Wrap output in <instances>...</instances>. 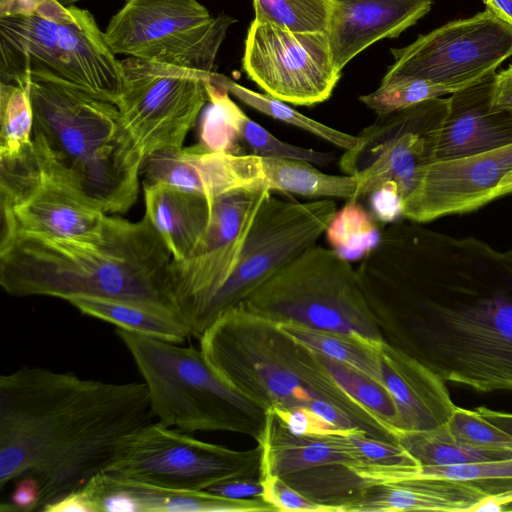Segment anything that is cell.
Returning a JSON list of instances; mask_svg holds the SVG:
<instances>
[{
  "mask_svg": "<svg viewBox=\"0 0 512 512\" xmlns=\"http://www.w3.org/2000/svg\"><path fill=\"white\" fill-rule=\"evenodd\" d=\"M141 174L144 183L164 182L211 200L236 190L266 188L259 156L213 151L201 142L148 156Z\"/></svg>",
  "mask_w": 512,
  "mask_h": 512,
  "instance_id": "cell-17",
  "label": "cell"
},
{
  "mask_svg": "<svg viewBox=\"0 0 512 512\" xmlns=\"http://www.w3.org/2000/svg\"><path fill=\"white\" fill-rule=\"evenodd\" d=\"M272 411H274L292 433L297 435H324L350 432L340 430L310 410Z\"/></svg>",
  "mask_w": 512,
  "mask_h": 512,
  "instance_id": "cell-40",
  "label": "cell"
},
{
  "mask_svg": "<svg viewBox=\"0 0 512 512\" xmlns=\"http://www.w3.org/2000/svg\"><path fill=\"white\" fill-rule=\"evenodd\" d=\"M1 237L32 235L93 241L106 216L80 193L33 139L0 157Z\"/></svg>",
  "mask_w": 512,
  "mask_h": 512,
  "instance_id": "cell-9",
  "label": "cell"
},
{
  "mask_svg": "<svg viewBox=\"0 0 512 512\" xmlns=\"http://www.w3.org/2000/svg\"><path fill=\"white\" fill-rule=\"evenodd\" d=\"M143 185L145 216L160 234L172 260L190 257L204 241L214 199L164 182Z\"/></svg>",
  "mask_w": 512,
  "mask_h": 512,
  "instance_id": "cell-24",
  "label": "cell"
},
{
  "mask_svg": "<svg viewBox=\"0 0 512 512\" xmlns=\"http://www.w3.org/2000/svg\"><path fill=\"white\" fill-rule=\"evenodd\" d=\"M391 53L394 61L380 84L424 79L452 94L495 73L512 56V25L486 8L419 35Z\"/></svg>",
  "mask_w": 512,
  "mask_h": 512,
  "instance_id": "cell-13",
  "label": "cell"
},
{
  "mask_svg": "<svg viewBox=\"0 0 512 512\" xmlns=\"http://www.w3.org/2000/svg\"><path fill=\"white\" fill-rule=\"evenodd\" d=\"M486 7L512 25V0H483Z\"/></svg>",
  "mask_w": 512,
  "mask_h": 512,
  "instance_id": "cell-47",
  "label": "cell"
},
{
  "mask_svg": "<svg viewBox=\"0 0 512 512\" xmlns=\"http://www.w3.org/2000/svg\"><path fill=\"white\" fill-rule=\"evenodd\" d=\"M490 498L473 484L449 477L418 473L377 483L357 492L343 512L479 511Z\"/></svg>",
  "mask_w": 512,
  "mask_h": 512,
  "instance_id": "cell-22",
  "label": "cell"
},
{
  "mask_svg": "<svg viewBox=\"0 0 512 512\" xmlns=\"http://www.w3.org/2000/svg\"><path fill=\"white\" fill-rule=\"evenodd\" d=\"M154 418L143 383H110L24 366L0 377V489L41 485V509L104 472Z\"/></svg>",
  "mask_w": 512,
  "mask_h": 512,
  "instance_id": "cell-2",
  "label": "cell"
},
{
  "mask_svg": "<svg viewBox=\"0 0 512 512\" xmlns=\"http://www.w3.org/2000/svg\"><path fill=\"white\" fill-rule=\"evenodd\" d=\"M116 334L133 357L160 424L187 432H235L261 440L267 410L226 382L201 349L119 328Z\"/></svg>",
  "mask_w": 512,
  "mask_h": 512,
  "instance_id": "cell-7",
  "label": "cell"
},
{
  "mask_svg": "<svg viewBox=\"0 0 512 512\" xmlns=\"http://www.w3.org/2000/svg\"><path fill=\"white\" fill-rule=\"evenodd\" d=\"M356 272L388 345L444 382L512 391V250L396 222Z\"/></svg>",
  "mask_w": 512,
  "mask_h": 512,
  "instance_id": "cell-1",
  "label": "cell"
},
{
  "mask_svg": "<svg viewBox=\"0 0 512 512\" xmlns=\"http://www.w3.org/2000/svg\"><path fill=\"white\" fill-rule=\"evenodd\" d=\"M262 446L234 450L149 423L121 446L104 471L165 489L205 491L224 481L261 477Z\"/></svg>",
  "mask_w": 512,
  "mask_h": 512,
  "instance_id": "cell-12",
  "label": "cell"
},
{
  "mask_svg": "<svg viewBox=\"0 0 512 512\" xmlns=\"http://www.w3.org/2000/svg\"><path fill=\"white\" fill-rule=\"evenodd\" d=\"M319 355L338 384L359 404L379 418L397 439V409L385 385L346 364Z\"/></svg>",
  "mask_w": 512,
  "mask_h": 512,
  "instance_id": "cell-33",
  "label": "cell"
},
{
  "mask_svg": "<svg viewBox=\"0 0 512 512\" xmlns=\"http://www.w3.org/2000/svg\"><path fill=\"white\" fill-rule=\"evenodd\" d=\"M348 433L297 435L274 411L267 410L264 432L257 442L263 450L261 477H283L331 463H362Z\"/></svg>",
  "mask_w": 512,
  "mask_h": 512,
  "instance_id": "cell-23",
  "label": "cell"
},
{
  "mask_svg": "<svg viewBox=\"0 0 512 512\" xmlns=\"http://www.w3.org/2000/svg\"><path fill=\"white\" fill-rule=\"evenodd\" d=\"M66 301L85 315L133 333L177 344L192 336L183 320L136 303L93 296H74Z\"/></svg>",
  "mask_w": 512,
  "mask_h": 512,
  "instance_id": "cell-25",
  "label": "cell"
},
{
  "mask_svg": "<svg viewBox=\"0 0 512 512\" xmlns=\"http://www.w3.org/2000/svg\"><path fill=\"white\" fill-rule=\"evenodd\" d=\"M433 0H333L327 30L336 66L373 43L398 37L430 10Z\"/></svg>",
  "mask_w": 512,
  "mask_h": 512,
  "instance_id": "cell-19",
  "label": "cell"
},
{
  "mask_svg": "<svg viewBox=\"0 0 512 512\" xmlns=\"http://www.w3.org/2000/svg\"><path fill=\"white\" fill-rule=\"evenodd\" d=\"M41 485L39 481L30 475H25L16 480L9 501L1 503V511L29 512L40 509Z\"/></svg>",
  "mask_w": 512,
  "mask_h": 512,
  "instance_id": "cell-41",
  "label": "cell"
},
{
  "mask_svg": "<svg viewBox=\"0 0 512 512\" xmlns=\"http://www.w3.org/2000/svg\"><path fill=\"white\" fill-rule=\"evenodd\" d=\"M33 111L25 85L0 83V157L19 153L32 140Z\"/></svg>",
  "mask_w": 512,
  "mask_h": 512,
  "instance_id": "cell-34",
  "label": "cell"
},
{
  "mask_svg": "<svg viewBox=\"0 0 512 512\" xmlns=\"http://www.w3.org/2000/svg\"><path fill=\"white\" fill-rule=\"evenodd\" d=\"M421 473L470 482L490 498L481 510H503L512 502V458L457 466H421Z\"/></svg>",
  "mask_w": 512,
  "mask_h": 512,
  "instance_id": "cell-32",
  "label": "cell"
},
{
  "mask_svg": "<svg viewBox=\"0 0 512 512\" xmlns=\"http://www.w3.org/2000/svg\"><path fill=\"white\" fill-rule=\"evenodd\" d=\"M211 79L225 87L229 94L239 99L244 104L253 109L266 114L276 120L290 124L318 138L329 142L339 148L346 150L352 149L357 142V135H351L318 122L304 114L298 112L285 102L274 98L268 94H262L250 90L232 79L213 72Z\"/></svg>",
  "mask_w": 512,
  "mask_h": 512,
  "instance_id": "cell-30",
  "label": "cell"
},
{
  "mask_svg": "<svg viewBox=\"0 0 512 512\" xmlns=\"http://www.w3.org/2000/svg\"><path fill=\"white\" fill-rule=\"evenodd\" d=\"M254 20L292 31L327 32L333 0H253Z\"/></svg>",
  "mask_w": 512,
  "mask_h": 512,
  "instance_id": "cell-35",
  "label": "cell"
},
{
  "mask_svg": "<svg viewBox=\"0 0 512 512\" xmlns=\"http://www.w3.org/2000/svg\"><path fill=\"white\" fill-rule=\"evenodd\" d=\"M325 235L333 250L347 260H360L378 243L381 235L375 220L356 200L336 211Z\"/></svg>",
  "mask_w": 512,
  "mask_h": 512,
  "instance_id": "cell-31",
  "label": "cell"
},
{
  "mask_svg": "<svg viewBox=\"0 0 512 512\" xmlns=\"http://www.w3.org/2000/svg\"><path fill=\"white\" fill-rule=\"evenodd\" d=\"M448 98H433L384 115L365 127L339 161L357 179L356 201L390 192L402 203L435 162Z\"/></svg>",
  "mask_w": 512,
  "mask_h": 512,
  "instance_id": "cell-11",
  "label": "cell"
},
{
  "mask_svg": "<svg viewBox=\"0 0 512 512\" xmlns=\"http://www.w3.org/2000/svg\"><path fill=\"white\" fill-rule=\"evenodd\" d=\"M171 261L147 216L133 222L107 215L102 237L93 241L32 235L0 239V284L17 297L110 298L183 320L171 289Z\"/></svg>",
  "mask_w": 512,
  "mask_h": 512,
  "instance_id": "cell-3",
  "label": "cell"
},
{
  "mask_svg": "<svg viewBox=\"0 0 512 512\" xmlns=\"http://www.w3.org/2000/svg\"><path fill=\"white\" fill-rule=\"evenodd\" d=\"M212 74V73H211ZM210 103L222 113L227 124L251 154L259 157L289 158L326 165L335 160L331 152H320L281 141L247 114L231 99L227 89L210 78L206 82Z\"/></svg>",
  "mask_w": 512,
  "mask_h": 512,
  "instance_id": "cell-27",
  "label": "cell"
},
{
  "mask_svg": "<svg viewBox=\"0 0 512 512\" xmlns=\"http://www.w3.org/2000/svg\"><path fill=\"white\" fill-rule=\"evenodd\" d=\"M0 78L15 85L56 81L115 105L126 87L93 15L57 0H42L28 15L0 17Z\"/></svg>",
  "mask_w": 512,
  "mask_h": 512,
  "instance_id": "cell-6",
  "label": "cell"
},
{
  "mask_svg": "<svg viewBox=\"0 0 512 512\" xmlns=\"http://www.w3.org/2000/svg\"><path fill=\"white\" fill-rule=\"evenodd\" d=\"M378 354L383 383L397 409L398 435L449 422L456 405L442 379L385 341L378 345Z\"/></svg>",
  "mask_w": 512,
  "mask_h": 512,
  "instance_id": "cell-21",
  "label": "cell"
},
{
  "mask_svg": "<svg viewBox=\"0 0 512 512\" xmlns=\"http://www.w3.org/2000/svg\"><path fill=\"white\" fill-rule=\"evenodd\" d=\"M397 441L420 466H457L512 458V453L507 450L459 439L447 424L425 431L400 433Z\"/></svg>",
  "mask_w": 512,
  "mask_h": 512,
  "instance_id": "cell-28",
  "label": "cell"
},
{
  "mask_svg": "<svg viewBox=\"0 0 512 512\" xmlns=\"http://www.w3.org/2000/svg\"><path fill=\"white\" fill-rule=\"evenodd\" d=\"M475 410L493 425L512 434V413L495 411L485 406H479Z\"/></svg>",
  "mask_w": 512,
  "mask_h": 512,
  "instance_id": "cell-46",
  "label": "cell"
},
{
  "mask_svg": "<svg viewBox=\"0 0 512 512\" xmlns=\"http://www.w3.org/2000/svg\"><path fill=\"white\" fill-rule=\"evenodd\" d=\"M235 22L224 13L211 16L197 0H129L104 35L115 55L213 73Z\"/></svg>",
  "mask_w": 512,
  "mask_h": 512,
  "instance_id": "cell-10",
  "label": "cell"
},
{
  "mask_svg": "<svg viewBox=\"0 0 512 512\" xmlns=\"http://www.w3.org/2000/svg\"><path fill=\"white\" fill-rule=\"evenodd\" d=\"M238 306L276 324L384 339L356 268L335 250L312 245L256 287Z\"/></svg>",
  "mask_w": 512,
  "mask_h": 512,
  "instance_id": "cell-8",
  "label": "cell"
},
{
  "mask_svg": "<svg viewBox=\"0 0 512 512\" xmlns=\"http://www.w3.org/2000/svg\"><path fill=\"white\" fill-rule=\"evenodd\" d=\"M59 1L60 3H62L63 5H73L74 3L76 2H79V1H82V0H57ZM125 2H128L129 0H124Z\"/></svg>",
  "mask_w": 512,
  "mask_h": 512,
  "instance_id": "cell-49",
  "label": "cell"
},
{
  "mask_svg": "<svg viewBox=\"0 0 512 512\" xmlns=\"http://www.w3.org/2000/svg\"><path fill=\"white\" fill-rule=\"evenodd\" d=\"M495 73L448 97L435 162L476 155L512 144V115L491 107Z\"/></svg>",
  "mask_w": 512,
  "mask_h": 512,
  "instance_id": "cell-18",
  "label": "cell"
},
{
  "mask_svg": "<svg viewBox=\"0 0 512 512\" xmlns=\"http://www.w3.org/2000/svg\"><path fill=\"white\" fill-rule=\"evenodd\" d=\"M126 87L116 106L144 160L182 149L208 103L211 73L128 57L120 61Z\"/></svg>",
  "mask_w": 512,
  "mask_h": 512,
  "instance_id": "cell-14",
  "label": "cell"
},
{
  "mask_svg": "<svg viewBox=\"0 0 512 512\" xmlns=\"http://www.w3.org/2000/svg\"><path fill=\"white\" fill-rule=\"evenodd\" d=\"M447 425L461 440L504 449L512 453V434L493 425L476 410L456 406Z\"/></svg>",
  "mask_w": 512,
  "mask_h": 512,
  "instance_id": "cell-37",
  "label": "cell"
},
{
  "mask_svg": "<svg viewBox=\"0 0 512 512\" xmlns=\"http://www.w3.org/2000/svg\"><path fill=\"white\" fill-rule=\"evenodd\" d=\"M512 169V144L492 151L427 166L401 203L402 217L416 223L475 211L496 199V190Z\"/></svg>",
  "mask_w": 512,
  "mask_h": 512,
  "instance_id": "cell-16",
  "label": "cell"
},
{
  "mask_svg": "<svg viewBox=\"0 0 512 512\" xmlns=\"http://www.w3.org/2000/svg\"><path fill=\"white\" fill-rule=\"evenodd\" d=\"M446 94L449 92L444 87L428 80L405 79L380 84L375 91L360 96L359 100L377 115H384Z\"/></svg>",
  "mask_w": 512,
  "mask_h": 512,
  "instance_id": "cell-36",
  "label": "cell"
},
{
  "mask_svg": "<svg viewBox=\"0 0 512 512\" xmlns=\"http://www.w3.org/2000/svg\"><path fill=\"white\" fill-rule=\"evenodd\" d=\"M97 512H267L263 498L235 500L207 491H177L117 477L106 472L87 485Z\"/></svg>",
  "mask_w": 512,
  "mask_h": 512,
  "instance_id": "cell-20",
  "label": "cell"
},
{
  "mask_svg": "<svg viewBox=\"0 0 512 512\" xmlns=\"http://www.w3.org/2000/svg\"><path fill=\"white\" fill-rule=\"evenodd\" d=\"M205 491L235 500L263 498L264 485L260 478H242L217 483Z\"/></svg>",
  "mask_w": 512,
  "mask_h": 512,
  "instance_id": "cell-42",
  "label": "cell"
},
{
  "mask_svg": "<svg viewBox=\"0 0 512 512\" xmlns=\"http://www.w3.org/2000/svg\"><path fill=\"white\" fill-rule=\"evenodd\" d=\"M32 139L105 214L135 203L144 157L115 104L68 84L30 78Z\"/></svg>",
  "mask_w": 512,
  "mask_h": 512,
  "instance_id": "cell-5",
  "label": "cell"
},
{
  "mask_svg": "<svg viewBox=\"0 0 512 512\" xmlns=\"http://www.w3.org/2000/svg\"><path fill=\"white\" fill-rule=\"evenodd\" d=\"M213 369L265 410L306 409L343 431L398 442L394 433L333 378L319 353L278 324L236 306L199 338Z\"/></svg>",
  "mask_w": 512,
  "mask_h": 512,
  "instance_id": "cell-4",
  "label": "cell"
},
{
  "mask_svg": "<svg viewBox=\"0 0 512 512\" xmlns=\"http://www.w3.org/2000/svg\"><path fill=\"white\" fill-rule=\"evenodd\" d=\"M43 512H95L94 505L80 488L44 506Z\"/></svg>",
  "mask_w": 512,
  "mask_h": 512,
  "instance_id": "cell-44",
  "label": "cell"
},
{
  "mask_svg": "<svg viewBox=\"0 0 512 512\" xmlns=\"http://www.w3.org/2000/svg\"><path fill=\"white\" fill-rule=\"evenodd\" d=\"M263 499L281 512H335L331 507L318 504L291 487L282 477L264 476Z\"/></svg>",
  "mask_w": 512,
  "mask_h": 512,
  "instance_id": "cell-39",
  "label": "cell"
},
{
  "mask_svg": "<svg viewBox=\"0 0 512 512\" xmlns=\"http://www.w3.org/2000/svg\"><path fill=\"white\" fill-rule=\"evenodd\" d=\"M348 437L355 445L363 462L391 465H419L398 443L380 440L361 430H353Z\"/></svg>",
  "mask_w": 512,
  "mask_h": 512,
  "instance_id": "cell-38",
  "label": "cell"
},
{
  "mask_svg": "<svg viewBox=\"0 0 512 512\" xmlns=\"http://www.w3.org/2000/svg\"><path fill=\"white\" fill-rule=\"evenodd\" d=\"M42 0H0V17L33 13Z\"/></svg>",
  "mask_w": 512,
  "mask_h": 512,
  "instance_id": "cell-45",
  "label": "cell"
},
{
  "mask_svg": "<svg viewBox=\"0 0 512 512\" xmlns=\"http://www.w3.org/2000/svg\"><path fill=\"white\" fill-rule=\"evenodd\" d=\"M242 67L266 94L296 106L326 101L341 78L327 32L256 20L247 31Z\"/></svg>",
  "mask_w": 512,
  "mask_h": 512,
  "instance_id": "cell-15",
  "label": "cell"
},
{
  "mask_svg": "<svg viewBox=\"0 0 512 512\" xmlns=\"http://www.w3.org/2000/svg\"><path fill=\"white\" fill-rule=\"evenodd\" d=\"M512 193V169L503 177L496 190V198Z\"/></svg>",
  "mask_w": 512,
  "mask_h": 512,
  "instance_id": "cell-48",
  "label": "cell"
},
{
  "mask_svg": "<svg viewBox=\"0 0 512 512\" xmlns=\"http://www.w3.org/2000/svg\"><path fill=\"white\" fill-rule=\"evenodd\" d=\"M279 327L315 352L346 364L383 383L378 345L357 335L313 329L295 323Z\"/></svg>",
  "mask_w": 512,
  "mask_h": 512,
  "instance_id": "cell-29",
  "label": "cell"
},
{
  "mask_svg": "<svg viewBox=\"0 0 512 512\" xmlns=\"http://www.w3.org/2000/svg\"><path fill=\"white\" fill-rule=\"evenodd\" d=\"M491 107L512 115V64L494 74Z\"/></svg>",
  "mask_w": 512,
  "mask_h": 512,
  "instance_id": "cell-43",
  "label": "cell"
},
{
  "mask_svg": "<svg viewBox=\"0 0 512 512\" xmlns=\"http://www.w3.org/2000/svg\"><path fill=\"white\" fill-rule=\"evenodd\" d=\"M260 160L265 187L271 192L316 199L356 198L358 182L352 175L326 174L312 163L297 159L260 157Z\"/></svg>",
  "mask_w": 512,
  "mask_h": 512,
  "instance_id": "cell-26",
  "label": "cell"
}]
</instances>
